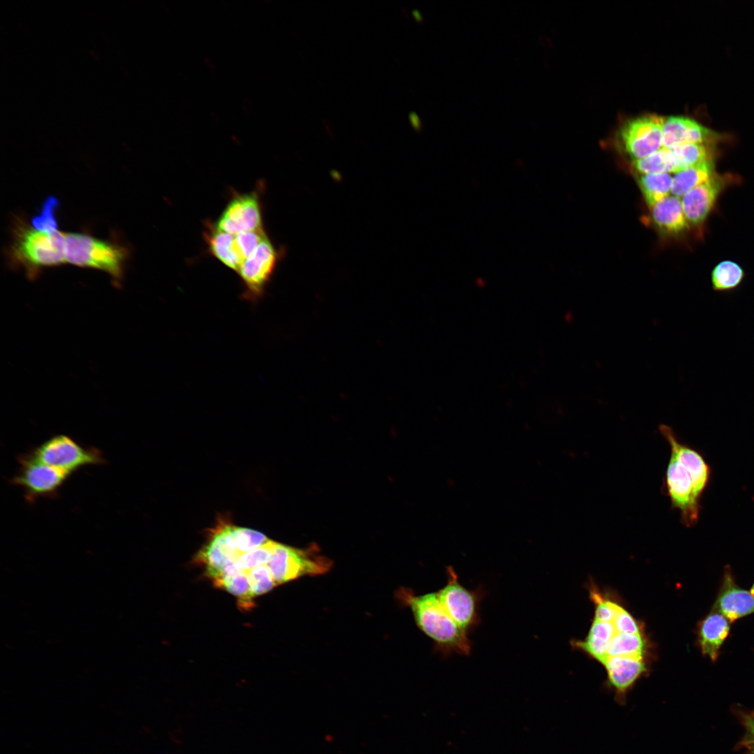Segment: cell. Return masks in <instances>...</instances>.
<instances>
[{
  "label": "cell",
  "mask_w": 754,
  "mask_h": 754,
  "mask_svg": "<svg viewBox=\"0 0 754 754\" xmlns=\"http://www.w3.org/2000/svg\"><path fill=\"white\" fill-rule=\"evenodd\" d=\"M659 431L670 448L664 491L672 508L679 512L681 524L690 528L698 523L701 499L710 485L712 469L703 453L681 441L670 427L660 425Z\"/></svg>",
  "instance_id": "1"
},
{
  "label": "cell",
  "mask_w": 754,
  "mask_h": 754,
  "mask_svg": "<svg viewBox=\"0 0 754 754\" xmlns=\"http://www.w3.org/2000/svg\"><path fill=\"white\" fill-rule=\"evenodd\" d=\"M401 593L418 628L434 642L438 651L445 656L470 654L471 642L468 633L448 614L436 591L416 596L406 589Z\"/></svg>",
  "instance_id": "2"
},
{
  "label": "cell",
  "mask_w": 754,
  "mask_h": 754,
  "mask_svg": "<svg viewBox=\"0 0 754 754\" xmlns=\"http://www.w3.org/2000/svg\"><path fill=\"white\" fill-rule=\"evenodd\" d=\"M126 257V251L119 246L85 234H65L66 262L99 269L119 279Z\"/></svg>",
  "instance_id": "3"
},
{
  "label": "cell",
  "mask_w": 754,
  "mask_h": 754,
  "mask_svg": "<svg viewBox=\"0 0 754 754\" xmlns=\"http://www.w3.org/2000/svg\"><path fill=\"white\" fill-rule=\"evenodd\" d=\"M13 253L18 260L31 268L63 263L66 262L65 233L20 228L16 234Z\"/></svg>",
  "instance_id": "4"
},
{
  "label": "cell",
  "mask_w": 754,
  "mask_h": 754,
  "mask_svg": "<svg viewBox=\"0 0 754 754\" xmlns=\"http://www.w3.org/2000/svg\"><path fill=\"white\" fill-rule=\"evenodd\" d=\"M313 549H300L277 542L267 563L276 586L304 575L327 572L332 566L330 560Z\"/></svg>",
  "instance_id": "5"
},
{
  "label": "cell",
  "mask_w": 754,
  "mask_h": 754,
  "mask_svg": "<svg viewBox=\"0 0 754 754\" xmlns=\"http://www.w3.org/2000/svg\"><path fill=\"white\" fill-rule=\"evenodd\" d=\"M447 583L436 591L439 600L451 619L469 633L480 621V603L484 596L481 588L469 590L461 585L452 566L447 567Z\"/></svg>",
  "instance_id": "6"
},
{
  "label": "cell",
  "mask_w": 754,
  "mask_h": 754,
  "mask_svg": "<svg viewBox=\"0 0 754 754\" xmlns=\"http://www.w3.org/2000/svg\"><path fill=\"white\" fill-rule=\"evenodd\" d=\"M31 453L43 463L70 475L82 466L100 464L105 461L101 452L96 448H84L64 435L52 437Z\"/></svg>",
  "instance_id": "7"
},
{
  "label": "cell",
  "mask_w": 754,
  "mask_h": 754,
  "mask_svg": "<svg viewBox=\"0 0 754 754\" xmlns=\"http://www.w3.org/2000/svg\"><path fill=\"white\" fill-rule=\"evenodd\" d=\"M20 467L12 479L14 485L23 488L26 498L33 501L37 498L55 496L58 489L70 475L43 463L33 454L19 457Z\"/></svg>",
  "instance_id": "8"
},
{
  "label": "cell",
  "mask_w": 754,
  "mask_h": 754,
  "mask_svg": "<svg viewBox=\"0 0 754 754\" xmlns=\"http://www.w3.org/2000/svg\"><path fill=\"white\" fill-rule=\"evenodd\" d=\"M664 117L649 114L632 119L620 130L623 147L633 161L646 157L662 148Z\"/></svg>",
  "instance_id": "9"
},
{
  "label": "cell",
  "mask_w": 754,
  "mask_h": 754,
  "mask_svg": "<svg viewBox=\"0 0 754 754\" xmlns=\"http://www.w3.org/2000/svg\"><path fill=\"white\" fill-rule=\"evenodd\" d=\"M737 177L730 174L714 173L708 180L688 191L682 196L683 211L689 225L702 226L714 207L720 193Z\"/></svg>",
  "instance_id": "10"
},
{
  "label": "cell",
  "mask_w": 754,
  "mask_h": 754,
  "mask_svg": "<svg viewBox=\"0 0 754 754\" xmlns=\"http://www.w3.org/2000/svg\"><path fill=\"white\" fill-rule=\"evenodd\" d=\"M276 252L267 238L265 237L252 255L241 266L238 272L245 286L244 297L256 302L263 294L276 263Z\"/></svg>",
  "instance_id": "11"
},
{
  "label": "cell",
  "mask_w": 754,
  "mask_h": 754,
  "mask_svg": "<svg viewBox=\"0 0 754 754\" xmlns=\"http://www.w3.org/2000/svg\"><path fill=\"white\" fill-rule=\"evenodd\" d=\"M216 228L231 235L262 228V215L256 193L235 196L217 222Z\"/></svg>",
  "instance_id": "12"
},
{
  "label": "cell",
  "mask_w": 754,
  "mask_h": 754,
  "mask_svg": "<svg viewBox=\"0 0 754 754\" xmlns=\"http://www.w3.org/2000/svg\"><path fill=\"white\" fill-rule=\"evenodd\" d=\"M607 673V683L614 693L615 701L626 704L628 693L636 682L648 671L644 658L613 656L603 663Z\"/></svg>",
  "instance_id": "13"
},
{
  "label": "cell",
  "mask_w": 754,
  "mask_h": 754,
  "mask_svg": "<svg viewBox=\"0 0 754 754\" xmlns=\"http://www.w3.org/2000/svg\"><path fill=\"white\" fill-rule=\"evenodd\" d=\"M718 135L695 120L683 117L665 118L662 147L673 149L686 144L714 145Z\"/></svg>",
  "instance_id": "14"
},
{
  "label": "cell",
  "mask_w": 754,
  "mask_h": 754,
  "mask_svg": "<svg viewBox=\"0 0 754 754\" xmlns=\"http://www.w3.org/2000/svg\"><path fill=\"white\" fill-rule=\"evenodd\" d=\"M712 609L723 615L731 623L754 612V597L751 591L735 583L729 566L724 570L721 586Z\"/></svg>",
  "instance_id": "15"
},
{
  "label": "cell",
  "mask_w": 754,
  "mask_h": 754,
  "mask_svg": "<svg viewBox=\"0 0 754 754\" xmlns=\"http://www.w3.org/2000/svg\"><path fill=\"white\" fill-rule=\"evenodd\" d=\"M731 622L719 612L711 609L697 626V642L703 656L716 662L720 648L727 637Z\"/></svg>",
  "instance_id": "16"
},
{
  "label": "cell",
  "mask_w": 754,
  "mask_h": 754,
  "mask_svg": "<svg viewBox=\"0 0 754 754\" xmlns=\"http://www.w3.org/2000/svg\"><path fill=\"white\" fill-rule=\"evenodd\" d=\"M650 209L653 222L667 233H680L688 228L680 198L668 195Z\"/></svg>",
  "instance_id": "17"
},
{
  "label": "cell",
  "mask_w": 754,
  "mask_h": 754,
  "mask_svg": "<svg viewBox=\"0 0 754 754\" xmlns=\"http://www.w3.org/2000/svg\"><path fill=\"white\" fill-rule=\"evenodd\" d=\"M214 585L234 595L238 600L241 609H248L253 607L254 598L251 593L249 578L245 572L239 570L235 564L226 566L216 578Z\"/></svg>",
  "instance_id": "18"
},
{
  "label": "cell",
  "mask_w": 754,
  "mask_h": 754,
  "mask_svg": "<svg viewBox=\"0 0 754 754\" xmlns=\"http://www.w3.org/2000/svg\"><path fill=\"white\" fill-rule=\"evenodd\" d=\"M207 240L214 257L228 267L236 272L239 270L245 260L239 250L235 235L216 228L207 233Z\"/></svg>",
  "instance_id": "19"
},
{
  "label": "cell",
  "mask_w": 754,
  "mask_h": 754,
  "mask_svg": "<svg viewBox=\"0 0 754 754\" xmlns=\"http://www.w3.org/2000/svg\"><path fill=\"white\" fill-rule=\"evenodd\" d=\"M616 631L612 621L593 619L586 637L583 640L576 641L575 647L602 663L605 659L607 645Z\"/></svg>",
  "instance_id": "20"
},
{
  "label": "cell",
  "mask_w": 754,
  "mask_h": 754,
  "mask_svg": "<svg viewBox=\"0 0 754 754\" xmlns=\"http://www.w3.org/2000/svg\"><path fill=\"white\" fill-rule=\"evenodd\" d=\"M714 173V159L678 171L672 177L671 193L681 198L692 188L708 180Z\"/></svg>",
  "instance_id": "21"
},
{
  "label": "cell",
  "mask_w": 754,
  "mask_h": 754,
  "mask_svg": "<svg viewBox=\"0 0 754 754\" xmlns=\"http://www.w3.org/2000/svg\"><path fill=\"white\" fill-rule=\"evenodd\" d=\"M646 648V640L643 633H629L616 630L607 645L603 663L613 656L644 658Z\"/></svg>",
  "instance_id": "22"
},
{
  "label": "cell",
  "mask_w": 754,
  "mask_h": 754,
  "mask_svg": "<svg viewBox=\"0 0 754 754\" xmlns=\"http://www.w3.org/2000/svg\"><path fill=\"white\" fill-rule=\"evenodd\" d=\"M744 276V271L740 265L732 260H723L711 271V286L716 292H732L742 283Z\"/></svg>",
  "instance_id": "23"
},
{
  "label": "cell",
  "mask_w": 754,
  "mask_h": 754,
  "mask_svg": "<svg viewBox=\"0 0 754 754\" xmlns=\"http://www.w3.org/2000/svg\"><path fill=\"white\" fill-rule=\"evenodd\" d=\"M638 184L649 208L671 193L672 177L669 173L644 174L638 177Z\"/></svg>",
  "instance_id": "24"
},
{
  "label": "cell",
  "mask_w": 754,
  "mask_h": 754,
  "mask_svg": "<svg viewBox=\"0 0 754 754\" xmlns=\"http://www.w3.org/2000/svg\"><path fill=\"white\" fill-rule=\"evenodd\" d=\"M633 165L640 175L677 172L672 150L663 147L646 157L633 161Z\"/></svg>",
  "instance_id": "25"
},
{
  "label": "cell",
  "mask_w": 754,
  "mask_h": 754,
  "mask_svg": "<svg viewBox=\"0 0 754 754\" xmlns=\"http://www.w3.org/2000/svg\"><path fill=\"white\" fill-rule=\"evenodd\" d=\"M714 145L686 144L670 149L674 155L677 172L685 168L714 159Z\"/></svg>",
  "instance_id": "26"
},
{
  "label": "cell",
  "mask_w": 754,
  "mask_h": 754,
  "mask_svg": "<svg viewBox=\"0 0 754 754\" xmlns=\"http://www.w3.org/2000/svg\"><path fill=\"white\" fill-rule=\"evenodd\" d=\"M277 542L269 539L260 546L249 551L243 552L236 559L234 564L242 571L267 564L272 556Z\"/></svg>",
  "instance_id": "27"
},
{
  "label": "cell",
  "mask_w": 754,
  "mask_h": 754,
  "mask_svg": "<svg viewBox=\"0 0 754 754\" xmlns=\"http://www.w3.org/2000/svg\"><path fill=\"white\" fill-rule=\"evenodd\" d=\"M243 572L249 578L253 597L265 593L276 586L267 564Z\"/></svg>",
  "instance_id": "28"
},
{
  "label": "cell",
  "mask_w": 754,
  "mask_h": 754,
  "mask_svg": "<svg viewBox=\"0 0 754 754\" xmlns=\"http://www.w3.org/2000/svg\"><path fill=\"white\" fill-rule=\"evenodd\" d=\"M733 712L745 731L736 748L743 751L744 754H754V710H746L737 707L733 709Z\"/></svg>",
  "instance_id": "29"
},
{
  "label": "cell",
  "mask_w": 754,
  "mask_h": 754,
  "mask_svg": "<svg viewBox=\"0 0 754 754\" xmlns=\"http://www.w3.org/2000/svg\"><path fill=\"white\" fill-rule=\"evenodd\" d=\"M59 202L54 196L47 197L43 203L40 214L31 219L33 228L52 233L57 230V222L54 216Z\"/></svg>",
  "instance_id": "30"
},
{
  "label": "cell",
  "mask_w": 754,
  "mask_h": 754,
  "mask_svg": "<svg viewBox=\"0 0 754 754\" xmlns=\"http://www.w3.org/2000/svg\"><path fill=\"white\" fill-rule=\"evenodd\" d=\"M266 237L263 228L243 232L237 235L235 237L237 244L245 260L252 255L259 244Z\"/></svg>",
  "instance_id": "31"
},
{
  "label": "cell",
  "mask_w": 754,
  "mask_h": 754,
  "mask_svg": "<svg viewBox=\"0 0 754 754\" xmlns=\"http://www.w3.org/2000/svg\"><path fill=\"white\" fill-rule=\"evenodd\" d=\"M618 632L629 633H643L638 621L621 605L618 609L614 618L611 621Z\"/></svg>",
  "instance_id": "32"
},
{
  "label": "cell",
  "mask_w": 754,
  "mask_h": 754,
  "mask_svg": "<svg viewBox=\"0 0 754 754\" xmlns=\"http://www.w3.org/2000/svg\"><path fill=\"white\" fill-rule=\"evenodd\" d=\"M409 122L415 131H420L422 128V124L420 118L415 112H411L408 114Z\"/></svg>",
  "instance_id": "33"
},
{
  "label": "cell",
  "mask_w": 754,
  "mask_h": 754,
  "mask_svg": "<svg viewBox=\"0 0 754 754\" xmlns=\"http://www.w3.org/2000/svg\"><path fill=\"white\" fill-rule=\"evenodd\" d=\"M413 15L415 20L416 21L419 22H421L423 20V17H422L420 12L419 10H413Z\"/></svg>",
  "instance_id": "34"
},
{
  "label": "cell",
  "mask_w": 754,
  "mask_h": 754,
  "mask_svg": "<svg viewBox=\"0 0 754 754\" xmlns=\"http://www.w3.org/2000/svg\"><path fill=\"white\" fill-rule=\"evenodd\" d=\"M751 593L753 595V596L754 597V583L753 584V586L751 587Z\"/></svg>",
  "instance_id": "35"
}]
</instances>
